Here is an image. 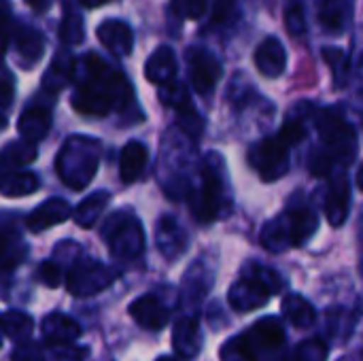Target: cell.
Masks as SVG:
<instances>
[{
    "mask_svg": "<svg viewBox=\"0 0 363 361\" xmlns=\"http://www.w3.org/2000/svg\"><path fill=\"white\" fill-rule=\"evenodd\" d=\"M72 109L87 117H106L132 104V87L121 70L96 53L77 60Z\"/></svg>",
    "mask_w": 363,
    "mask_h": 361,
    "instance_id": "6da1fadb",
    "label": "cell"
},
{
    "mask_svg": "<svg viewBox=\"0 0 363 361\" xmlns=\"http://www.w3.org/2000/svg\"><path fill=\"white\" fill-rule=\"evenodd\" d=\"M200 185L187 196L194 217L200 223H211L232 211V183L225 160L217 151H208L200 162Z\"/></svg>",
    "mask_w": 363,
    "mask_h": 361,
    "instance_id": "7a4b0ae2",
    "label": "cell"
},
{
    "mask_svg": "<svg viewBox=\"0 0 363 361\" xmlns=\"http://www.w3.org/2000/svg\"><path fill=\"white\" fill-rule=\"evenodd\" d=\"M319 228V215L308 202H289L283 213L264 223L259 232L262 247L270 253H285L308 243Z\"/></svg>",
    "mask_w": 363,
    "mask_h": 361,
    "instance_id": "3957f363",
    "label": "cell"
},
{
    "mask_svg": "<svg viewBox=\"0 0 363 361\" xmlns=\"http://www.w3.org/2000/svg\"><path fill=\"white\" fill-rule=\"evenodd\" d=\"M285 345V328L277 317H264L232 336L219 351L221 361H272Z\"/></svg>",
    "mask_w": 363,
    "mask_h": 361,
    "instance_id": "277c9868",
    "label": "cell"
},
{
    "mask_svg": "<svg viewBox=\"0 0 363 361\" xmlns=\"http://www.w3.org/2000/svg\"><path fill=\"white\" fill-rule=\"evenodd\" d=\"M100 157L102 143L98 138L72 134L64 140L55 155V172L66 187L81 191L94 181L100 166Z\"/></svg>",
    "mask_w": 363,
    "mask_h": 361,
    "instance_id": "5b68a950",
    "label": "cell"
},
{
    "mask_svg": "<svg viewBox=\"0 0 363 361\" xmlns=\"http://www.w3.org/2000/svg\"><path fill=\"white\" fill-rule=\"evenodd\" d=\"M285 289V279L262 264H247L242 277L230 287L228 302L236 313H251L270 302L272 296Z\"/></svg>",
    "mask_w": 363,
    "mask_h": 361,
    "instance_id": "8992f818",
    "label": "cell"
},
{
    "mask_svg": "<svg viewBox=\"0 0 363 361\" xmlns=\"http://www.w3.org/2000/svg\"><path fill=\"white\" fill-rule=\"evenodd\" d=\"M100 236L104 238L111 255L117 262L132 264L145 253V230L138 217L130 211H117L102 223Z\"/></svg>",
    "mask_w": 363,
    "mask_h": 361,
    "instance_id": "52a82bcc",
    "label": "cell"
},
{
    "mask_svg": "<svg viewBox=\"0 0 363 361\" xmlns=\"http://www.w3.org/2000/svg\"><path fill=\"white\" fill-rule=\"evenodd\" d=\"M315 126L321 136V147L336 160L340 168L353 164L357 155V134L355 128L347 121L342 111L336 106H328L317 111Z\"/></svg>",
    "mask_w": 363,
    "mask_h": 361,
    "instance_id": "ba28073f",
    "label": "cell"
},
{
    "mask_svg": "<svg viewBox=\"0 0 363 361\" xmlns=\"http://www.w3.org/2000/svg\"><path fill=\"white\" fill-rule=\"evenodd\" d=\"M119 279V270L91 257H79L66 274V287L74 298H89Z\"/></svg>",
    "mask_w": 363,
    "mask_h": 361,
    "instance_id": "9c48e42d",
    "label": "cell"
},
{
    "mask_svg": "<svg viewBox=\"0 0 363 361\" xmlns=\"http://www.w3.org/2000/svg\"><path fill=\"white\" fill-rule=\"evenodd\" d=\"M170 145V140H166ZM191 149L183 147L177 149L174 143L170 145V153L162 147V162H160V181L168 198L181 200L191 194Z\"/></svg>",
    "mask_w": 363,
    "mask_h": 361,
    "instance_id": "30bf717a",
    "label": "cell"
},
{
    "mask_svg": "<svg viewBox=\"0 0 363 361\" xmlns=\"http://www.w3.org/2000/svg\"><path fill=\"white\" fill-rule=\"evenodd\" d=\"M289 149L291 147L279 134L262 138L249 149V166L262 177V181H279L289 172Z\"/></svg>",
    "mask_w": 363,
    "mask_h": 361,
    "instance_id": "8fae6325",
    "label": "cell"
},
{
    "mask_svg": "<svg viewBox=\"0 0 363 361\" xmlns=\"http://www.w3.org/2000/svg\"><path fill=\"white\" fill-rule=\"evenodd\" d=\"M213 285H215V264L208 257L200 255L196 262H191V266L183 274V283H181L183 304L189 309L200 306L206 300Z\"/></svg>",
    "mask_w": 363,
    "mask_h": 361,
    "instance_id": "7c38bea8",
    "label": "cell"
},
{
    "mask_svg": "<svg viewBox=\"0 0 363 361\" xmlns=\"http://www.w3.org/2000/svg\"><path fill=\"white\" fill-rule=\"evenodd\" d=\"M187 66H189V81L194 85V89L198 94H211L219 79H221V62L215 57V53H211L204 47H189L187 53Z\"/></svg>",
    "mask_w": 363,
    "mask_h": 361,
    "instance_id": "4fadbf2b",
    "label": "cell"
},
{
    "mask_svg": "<svg viewBox=\"0 0 363 361\" xmlns=\"http://www.w3.org/2000/svg\"><path fill=\"white\" fill-rule=\"evenodd\" d=\"M155 247L168 262H179L189 249V232L174 215H162L155 223Z\"/></svg>",
    "mask_w": 363,
    "mask_h": 361,
    "instance_id": "5bb4252c",
    "label": "cell"
},
{
    "mask_svg": "<svg viewBox=\"0 0 363 361\" xmlns=\"http://www.w3.org/2000/svg\"><path fill=\"white\" fill-rule=\"evenodd\" d=\"M351 211V181L345 168H338L328 183L325 191V217L330 226L340 228L345 226Z\"/></svg>",
    "mask_w": 363,
    "mask_h": 361,
    "instance_id": "9a60e30c",
    "label": "cell"
},
{
    "mask_svg": "<svg viewBox=\"0 0 363 361\" xmlns=\"http://www.w3.org/2000/svg\"><path fill=\"white\" fill-rule=\"evenodd\" d=\"M130 317L149 332H160L168 326L170 321V313L172 309L157 296V294H145L140 298H136L130 304Z\"/></svg>",
    "mask_w": 363,
    "mask_h": 361,
    "instance_id": "2e32d148",
    "label": "cell"
},
{
    "mask_svg": "<svg viewBox=\"0 0 363 361\" xmlns=\"http://www.w3.org/2000/svg\"><path fill=\"white\" fill-rule=\"evenodd\" d=\"M11 40L23 68L38 64L40 57L45 55V36L36 28H30L28 23L15 21Z\"/></svg>",
    "mask_w": 363,
    "mask_h": 361,
    "instance_id": "e0dca14e",
    "label": "cell"
},
{
    "mask_svg": "<svg viewBox=\"0 0 363 361\" xmlns=\"http://www.w3.org/2000/svg\"><path fill=\"white\" fill-rule=\"evenodd\" d=\"M74 211L70 209V204L64 198H49L43 204H38L28 217H26V228L34 234L45 232L53 226L64 223L68 217H72Z\"/></svg>",
    "mask_w": 363,
    "mask_h": 361,
    "instance_id": "ac0fdd59",
    "label": "cell"
},
{
    "mask_svg": "<svg viewBox=\"0 0 363 361\" xmlns=\"http://www.w3.org/2000/svg\"><path fill=\"white\" fill-rule=\"evenodd\" d=\"M43 332V340L51 347V349H60V347H72L74 340H79L81 336V328L74 319H70L64 313H51L43 319L40 326Z\"/></svg>",
    "mask_w": 363,
    "mask_h": 361,
    "instance_id": "d6986e66",
    "label": "cell"
},
{
    "mask_svg": "<svg viewBox=\"0 0 363 361\" xmlns=\"http://www.w3.org/2000/svg\"><path fill=\"white\" fill-rule=\"evenodd\" d=\"M51 119H53V115L47 104L32 102L21 111V115L17 119V130L23 140L36 145L38 140H43L47 136V132L51 128Z\"/></svg>",
    "mask_w": 363,
    "mask_h": 361,
    "instance_id": "ffe728a7",
    "label": "cell"
},
{
    "mask_svg": "<svg viewBox=\"0 0 363 361\" xmlns=\"http://www.w3.org/2000/svg\"><path fill=\"white\" fill-rule=\"evenodd\" d=\"M96 36L117 57H125L132 53L134 34H132V28L121 19H104L96 28Z\"/></svg>",
    "mask_w": 363,
    "mask_h": 361,
    "instance_id": "44dd1931",
    "label": "cell"
},
{
    "mask_svg": "<svg viewBox=\"0 0 363 361\" xmlns=\"http://www.w3.org/2000/svg\"><path fill=\"white\" fill-rule=\"evenodd\" d=\"M172 345H174L177 355H181L185 360L196 357L202 351V345H204L200 321L196 317H191V315L181 317L172 328Z\"/></svg>",
    "mask_w": 363,
    "mask_h": 361,
    "instance_id": "7402d4cb",
    "label": "cell"
},
{
    "mask_svg": "<svg viewBox=\"0 0 363 361\" xmlns=\"http://www.w3.org/2000/svg\"><path fill=\"white\" fill-rule=\"evenodd\" d=\"M255 66L257 70L268 77V79H277L285 72V66H287V53H285V47L279 38L274 36H268L264 38L257 49H255Z\"/></svg>",
    "mask_w": 363,
    "mask_h": 361,
    "instance_id": "603a6c76",
    "label": "cell"
},
{
    "mask_svg": "<svg viewBox=\"0 0 363 361\" xmlns=\"http://www.w3.org/2000/svg\"><path fill=\"white\" fill-rule=\"evenodd\" d=\"M145 77L153 85H168L177 77V55L168 45H160L145 64Z\"/></svg>",
    "mask_w": 363,
    "mask_h": 361,
    "instance_id": "cb8c5ba5",
    "label": "cell"
},
{
    "mask_svg": "<svg viewBox=\"0 0 363 361\" xmlns=\"http://www.w3.org/2000/svg\"><path fill=\"white\" fill-rule=\"evenodd\" d=\"M149 162V149L140 140H130L123 145L119 153V177L125 185L138 181L147 168Z\"/></svg>",
    "mask_w": 363,
    "mask_h": 361,
    "instance_id": "d4e9b609",
    "label": "cell"
},
{
    "mask_svg": "<svg viewBox=\"0 0 363 361\" xmlns=\"http://www.w3.org/2000/svg\"><path fill=\"white\" fill-rule=\"evenodd\" d=\"M319 23L330 34H340L353 17V0H319Z\"/></svg>",
    "mask_w": 363,
    "mask_h": 361,
    "instance_id": "484cf974",
    "label": "cell"
},
{
    "mask_svg": "<svg viewBox=\"0 0 363 361\" xmlns=\"http://www.w3.org/2000/svg\"><path fill=\"white\" fill-rule=\"evenodd\" d=\"M108 202H111V194L106 189H98L89 196H85V200H81L79 206L74 209V215H72L74 223L85 230L94 228L98 223V219L102 217V213L106 211Z\"/></svg>",
    "mask_w": 363,
    "mask_h": 361,
    "instance_id": "4316f807",
    "label": "cell"
},
{
    "mask_svg": "<svg viewBox=\"0 0 363 361\" xmlns=\"http://www.w3.org/2000/svg\"><path fill=\"white\" fill-rule=\"evenodd\" d=\"M74 70H77V62L68 53H57L55 60L51 62L49 70L43 77V89L47 94L62 91L74 79Z\"/></svg>",
    "mask_w": 363,
    "mask_h": 361,
    "instance_id": "83f0119b",
    "label": "cell"
},
{
    "mask_svg": "<svg viewBox=\"0 0 363 361\" xmlns=\"http://www.w3.org/2000/svg\"><path fill=\"white\" fill-rule=\"evenodd\" d=\"M281 309H283L285 319H287L294 328H298V330L313 328L315 321H317V311H315V306H313L306 298H302V296H298V294H289L287 298H283Z\"/></svg>",
    "mask_w": 363,
    "mask_h": 361,
    "instance_id": "f1b7e54d",
    "label": "cell"
},
{
    "mask_svg": "<svg viewBox=\"0 0 363 361\" xmlns=\"http://www.w3.org/2000/svg\"><path fill=\"white\" fill-rule=\"evenodd\" d=\"M40 187V179L32 170H13L2 174L0 189L6 198H21L30 196Z\"/></svg>",
    "mask_w": 363,
    "mask_h": 361,
    "instance_id": "f546056e",
    "label": "cell"
},
{
    "mask_svg": "<svg viewBox=\"0 0 363 361\" xmlns=\"http://www.w3.org/2000/svg\"><path fill=\"white\" fill-rule=\"evenodd\" d=\"M26 245H23V238L19 234L17 228H11L9 223H4L2 228V251H0V257H2V270L4 272H11L13 268H17L23 257H26Z\"/></svg>",
    "mask_w": 363,
    "mask_h": 361,
    "instance_id": "4dcf8cb0",
    "label": "cell"
},
{
    "mask_svg": "<svg viewBox=\"0 0 363 361\" xmlns=\"http://www.w3.org/2000/svg\"><path fill=\"white\" fill-rule=\"evenodd\" d=\"M36 145L34 143H28V140H13L9 143L2 153H0V160H2V174L4 172H13V170H21V166L30 164L36 160Z\"/></svg>",
    "mask_w": 363,
    "mask_h": 361,
    "instance_id": "1f68e13d",
    "label": "cell"
},
{
    "mask_svg": "<svg viewBox=\"0 0 363 361\" xmlns=\"http://www.w3.org/2000/svg\"><path fill=\"white\" fill-rule=\"evenodd\" d=\"M355 323H357V313L347 306H334L328 313V332L336 340L351 338Z\"/></svg>",
    "mask_w": 363,
    "mask_h": 361,
    "instance_id": "d6a6232c",
    "label": "cell"
},
{
    "mask_svg": "<svg viewBox=\"0 0 363 361\" xmlns=\"http://www.w3.org/2000/svg\"><path fill=\"white\" fill-rule=\"evenodd\" d=\"M34 330V321L30 315L21 311H4L2 315V334L15 343H26Z\"/></svg>",
    "mask_w": 363,
    "mask_h": 361,
    "instance_id": "836d02e7",
    "label": "cell"
},
{
    "mask_svg": "<svg viewBox=\"0 0 363 361\" xmlns=\"http://www.w3.org/2000/svg\"><path fill=\"white\" fill-rule=\"evenodd\" d=\"M330 347L323 338L315 336L308 340H302L296 349L289 351V355L281 361H328Z\"/></svg>",
    "mask_w": 363,
    "mask_h": 361,
    "instance_id": "e575fe53",
    "label": "cell"
},
{
    "mask_svg": "<svg viewBox=\"0 0 363 361\" xmlns=\"http://www.w3.org/2000/svg\"><path fill=\"white\" fill-rule=\"evenodd\" d=\"M321 57H323V62L330 66V70L334 74V85L336 87L345 85L347 79H349V66H351L349 64V55L342 49H338V47H325L321 51Z\"/></svg>",
    "mask_w": 363,
    "mask_h": 361,
    "instance_id": "d590c367",
    "label": "cell"
},
{
    "mask_svg": "<svg viewBox=\"0 0 363 361\" xmlns=\"http://www.w3.org/2000/svg\"><path fill=\"white\" fill-rule=\"evenodd\" d=\"M160 100H162V104H166V106H172L177 113H181V111H185V109H191L194 104H191V98H189V91H187V87L181 83V81H172V83H168V85H162L160 87Z\"/></svg>",
    "mask_w": 363,
    "mask_h": 361,
    "instance_id": "8d00e7d4",
    "label": "cell"
},
{
    "mask_svg": "<svg viewBox=\"0 0 363 361\" xmlns=\"http://www.w3.org/2000/svg\"><path fill=\"white\" fill-rule=\"evenodd\" d=\"M177 126L183 132V136H187L189 140H198L200 134L204 132V119L196 113L194 106L177 113Z\"/></svg>",
    "mask_w": 363,
    "mask_h": 361,
    "instance_id": "74e56055",
    "label": "cell"
},
{
    "mask_svg": "<svg viewBox=\"0 0 363 361\" xmlns=\"http://www.w3.org/2000/svg\"><path fill=\"white\" fill-rule=\"evenodd\" d=\"M85 36V30H83V19L74 13H66L64 19H62V28H60V38L66 43V45H79Z\"/></svg>",
    "mask_w": 363,
    "mask_h": 361,
    "instance_id": "f35d334b",
    "label": "cell"
},
{
    "mask_svg": "<svg viewBox=\"0 0 363 361\" xmlns=\"http://www.w3.org/2000/svg\"><path fill=\"white\" fill-rule=\"evenodd\" d=\"M36 279H38L43 285H47V287H57V285L62 283V279H64V270H62L60 262L47 260V262H43V264L38 266Z\"/></svg>",
    "mask_w": 363,
    "mask_h": 361,
    "instance_id": "ab89813d",
    "label": "cell"
},
{
    "mask_svg": "<svg viewBox=\"0 0 363 361\" xmlns=\"http://www.w3.org/2000/svg\"><path fill=\"white\" fill-rule=\"evenodd\" d=\"M208 0H172V11L183 19H200L206 11Z\"/></svg>",
    "mask_w": 363,
    "mask_h": 361,
    "instance_id": "60d3db41",
    "label": "cell"
},
{
    "mask_svg": "<svg viewBox=\"0 0 363 361\" xmlns=\"http://www.w3.org/2000/svg\"><path fill=\"white\" fill-rule=\"evenodd\" d=\"M285 26L289 30V34L294 36H302L306 32V15L302 4H291L285 11Z\"/></svg>",
    "mask_w": 363,
    "mask_h": 361,
    "instance_id": "b9f144b4",
    "label": "cell"
},
{
    "mask_svg": "<svg viewBox=\"0 0 363 361\" xmlns=\"http://www.w3.org/2000/svg\"><path fill=\"white\" fill-rule=\"evenodd\" d=\"M11 361H45V353H43L38 343L26 340V343H19L13 349Z\"/></svg>",
    "mask_w": 363,
    "mask_h": 361,
    "instance_id": "7bdbcfd3",
    "label": "cell"
},
{
    "mask_svg": "<svg viewBox=\"0 0 363 361\" xmlns=\"http://www.w3.org/2000/svg\"><path fill=\"white\" fill-rule=\"evenodd\" d=\"M13 96H15V81L9 68H4L2 72V83H0V102H2V111H4V121H6V113L13 104Z\"/></svg>",
    "mask_w": 363,
    "mask_h": 361,
    "instance_id": "ee69618b",
    "label": "cell"
},
{
    "mask_svg": "<svg viewBox=\"0 0 363 361\" xmlns=\"http://www.w3.org/2000/svg\"><path fill=\"white\" fill-rule=\"evenodd\" d=\"M87 355V349H79V347H60L53 349V357L55 361H81Z\"/></svg>",
    "mask_w": 363,
    "mask_h": 361,
    "instance_id": "f6af8a7d",
    "label": "cell"
},
{
    "mask_svg": "<svg viewBox=\"0 0 363 361\" xmlns=\"http://www.w3.org/2000/svg\"><path fill=\"white\" fill-rule=\"evenodd\" d=\"M236 0H215V9H213V19L215 21H225V17L232 13Z\"/></svg>",
    "mask_w": 363,
    "mask_h": 361,
    "instance_id": "bcb514c9",
    "label": "cell"
},
{
    "mask_svg": "<svg viewBox=\"0 0 363 361\" xmlns=\"http://www.w3.org/2000/svg\"><path fill=\"white\" fill-rule=\"evenodd\" d=\"M34 11H45L47 9V0H26Z\"/></svg>",
    "mask_w": 363,
    "mask_h": 361,
    "instance_id": "7dc6e473",
    "label": "cell"
},
{
    "mask_svg": "<svg viewBox=\"0 0 363 361\" xmlns=\"http://www.w3.org/2000/svg\"><path fill=\"white\" fill-rule=\"evenodd\" d=\"M83 6H87V9H91V6H100V4H104V2H108V0H79Z\"/></svg>",
    "mask_w": 363,
    "mask_h": 361,
    "instance_id": "c3c4849f",
    "label": "cell"
},
{
    "mask_svg": "<svg viewBox=\"0 0 363 361\" xmlns=\"http://www.w3.org/2000/svg\"><path fill=\"white\" fill-rule=\"evenodd\" d=\"M157 361H187L185 357H181V355H162Z\"/></svg>",
    "mask_w": 363,
    "mask_h": 361,
    "instance_id": "681fc988",
    "label": "cell"
},
{
    "mask_svg": "<svg viewBox=\"0 0 363 361\" xmlns=\"http://www.w3.org/2000/svg\"><path fill=\"white\" fill-rule=\"evenodd\" d=\"M357 187L363 191V164L359 166V172H357Z\"/></svg>",
    "mask_w": 363,
    "mask_h": 361,
    "instance_id": "f907efd6",
    "label": "cell"
}]
</instances>
